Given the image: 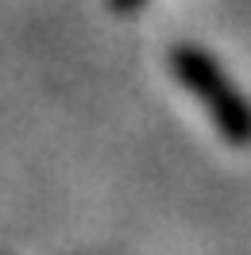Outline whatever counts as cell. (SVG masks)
Returning a JSON list of instances; mask_svg holds the SVG:
<instances>
[{
	"mask_svg": "<svg viewBox=\"0 0 251 255\" xmlns=\"http://www.w3.org/2000/svg\"><path fill=\"white\" fill-rule=\"evenodd\" d=\"M170 74L205 109V116L213 120L224 143L251 147V101L209 50L197 43H178L170 50Z\"/></svg>",
	"mask_w": 251,
	"mask_h": 255,
	"instance_id": "obj_1",
	"label": "cell"
},
{
	"mask_svg": "<svg viewBox=\"0 0 251 255\" xmlns=\"http://www.w3.org/2000/svg\"><path fill=\"white\" fill-rule=\"evenodd\" d=\"M105 4H109V8L116 12V16H131V12H139V8L147 4V0H105Z\"/></svg>",
	"mask_w": 251,
	"mask_h": 255,
	"instance_id": "obj_2",
	"label": "cell"
}]
</instances>
